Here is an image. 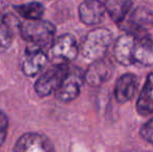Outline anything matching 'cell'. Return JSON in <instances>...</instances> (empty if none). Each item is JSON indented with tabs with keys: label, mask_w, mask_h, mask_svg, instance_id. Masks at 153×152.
Returning <instances> with one entry per match:
<instances>
[{
	"label": "cell",
	"mask_w": 153,
	"mask_h": 152,
	"mask_svg": "<svg viewBox=\"0 0 153 152\" xmlns=\"http://www.w3.org/2000/svg\"><path fill=\"white\" fill-rule=\"evenodd\" d=\"M20 31L25 41L42 49L52 46L54 42L55 27L52 23L42 19L23 21L20 24Z\"/></svg>",
	"instance_id": "cell-1"
},
{
	"label": "cell",
	"mask_w": 153,
	"mask_h": 152,
	"mask_svg": "<svg viewBox=\"0 0 153 152\" xmlns=\"http://www.w3.org/2000/svg\"><path fill=\"white\" fill-rule=\"evenodd\" d=\"M113 35L106 28L98 27L88 33L81 46V53L88 59L95 62L105 57L111 43Z\"/></svg>",
	"instance_id": "cell-2"
},
{
	"label": "cell",
	"mask_w": 153,
	"mask_h": 152,
	"mask_svg": "<svg viewBox=\"0 0 153 152\" xmlns=\"http://www.w3.org/2000/svg\"><path fill=\"white\" fill-rule=\"evenodd\" d=\"M69 71L70 69L66 63H59L56 66L50 68L36 80L34 85V89L38 95L45 97L53 92H56L64 79L68 75Z\"/></svg>",
	"instance_id": "cell-3"
},
{
	"label": "cell",
	"mask_w": 153,
	"mask_h": 152,
	"mask_svg": "<svg viewBox=\"0 0 153 152\" xmlns=\"http://www.w3.org/2000/svg\"><path fill=\"white\" fill-rule=\"evenodd\" d=\"M85 73L80 69L70 70L61 87L55 92V96L62 102H69L78 97L82 85Z\"/></svg>",
	"instance_id": "cell-4"
},
{
	"label": "cell",
	"mask_w": 153,
	"mask_h": 152,
	"mask_svg": "<svg viewBox=\"0 0 153 152\" xmlns=\"http://www.w3.org/2000/svg\"><path fill=\"white\" fill-rule=\"evenodd\" d=\"M14 152H55L48 138L40 133H25L16 143Z\"/></svg>",
	"instance_id": "cell-5"
},
{
	"label": "cell",
	"mask_w": 153,
	"mask_h": 152,
	"mask_svg": "<svg viewBox=\"0 0 153 152\" xmlns=\"http://www.w3.org/2000/svg\"><path fill=\"white\" fill-rule=\"evenodd\" d=\"M114 73V65L109 59L103 57L95 61L85 72V80L92 87H99L107 81Z\"/></svg>",
	"instance_id": "cell-6"
},
{
	"label": "cell",
	"mask_w": 153,
	"mask_h": 152,
	"mask_svg": "<svg viewBox=\"0 0 153 152\" xmlns=\"http://www.w3.org/2000/svg\"><path fill=\"white\" fill-rule=\"evenodd\" d=\"M47 55L42 48L34 45H28L22 59V71L27 76H36L45 67Z\"/></svg>",
	"instance_id": "cell-7"
},
{
	"label": "cell",
	"mask_w": 153,
	"mask_h": 152,
	"mask_svg": "<svg viewBox=\"0 0 153 152\" xmlns=\"http://www.w3.org/2000/svg\"><path fill=\"white\" fill-rule=\"evenodd\" d=\"M52 55L61 63L73 61L78 54V45L72 35H62L53 42L51 46Z\"/></svg>",
	"instance_id": "cell-8"
},
{
	"label": "cell",
	"mask_w": 153,
	"mask_h": 152,
	"mask_svg": "<svg viewBox=\"0 0 153 152\" xmlns=\"http://www.w3.org/2000/svg\"><path fill=\"white\" fill-rule=\"evenodd\" d=\"M80 20L87 25H97L104 19L105 8L102 0H83L79 5Z\"/></svg>",
	"instance_id": "cell-9"
},
{
	"label": "cell",
	"mask_w": 153,
	"mask_h": 152,
	"mask_svg": "<svg viewBox=\"0 0 153 152\" xmlns=\"http://www.w3.org/2000/svg\"><path fill=\"white\" fill-rule=\"evenodd\" d=\"M135 36L125 33L117 40L114 46V55L117 62L123 66H130L134 64L133 50H134Z\"/></svg>",
	"instance_id": "cell-10"
},
{
	"label": "cell",
	"mask_w": 153,
	"mask_h": 152,
	"mask_svg": "<svg viewBox=\"0 0 153 152\" xmlns=\"http://www.w3.org/2000/svg\"><path fill=\"white\" fill-rule=\"evenodd\" d=\"M137 77L132 73L123 74L117 80L115 87V97L119 103H125L131 100L137 89Z\"/></svg>",
	"instance_id": "cell-11"
},
{
	"label": "cell",
	"mask_w": 153,
	"mask_h": 152,
	"mask_svg": "<svg viewBox=\"0 0 153 152\" xmlns=\"http://www.w3.org/2000/svg\"><path fill=\"white\" fill-rule=\"evenodd\" d=\"M134 63L143 66L153 65V39L147 35L135 36L134 50H133Z\"/></svg>",
	"instance_id": "cell-12"
},
{
	"label": "cell",
	"mask_w": 153,
	"mask_h": 152,
	"mask_svg": "<svg viewBox=\"0 0 153 152\" xmlns=\"http://www.w3.org/2000/svg\"><path fill=\"white\" fill-rule=\"evenodd\" d=\"M137 110L141 116L153 114V73L149 74L137 101Z\"/></svg>",
	"instance_id": "cell-13"
},
{
	"label": "cell",
	"mask_w": 153,
	"mask_h": 152,
	"mask_svg": "<svg viewBox=\"0 0 153 152\" xmlns=\"http://www.w3.org/2000/svg\"><path fill=\"white\" fill-rule=\"evenodd\" d=\"M105 8L118 25L127 18L132 6L131 0H104Z\"/></svg>",
	"instance_id": "cell-14"
},
{
	"label": "cell",
	"mask_w": 153,
	"mask_h": 152,
	"mask_svg": "<svg viewBox=\"0 0 153 152\" xmlns=\"http://www.w3.org/2000/svg\"><path fill=\"white\" fill-rule=\"evenodd\" d=\"M15 10L26 20L41 19L44 14V6L39 2H29V3L16 5Z\"/></svg>",
	"instance_id": "cell-15"
},
{
	"label": "cell",
	"mask_w": 153,
	"mask_h": 152,
	"mask_svg": "<svg viewBox=\"0 0 153 152\" xmlns=\"http://www.w3.org/2000/svg\"><path fill=\"white\" fill-rule=\"evenodd\" d=\"M128 20L133 23L135 26L140 27L143 30H146L147 25L153 24V12L144 7H137L129 16Z\"/></svg>",
	"instance_id": "cell-16"
},
{
	"label": "cell",
	"mask_w": 153,
	"mask_h": 152,
	"mask_svg": "<svg viewBox=\"0 0 153 152\" xmlns=\"http://www.w3.org/2000/svg\"><path fill=\"white\" fill-rule=\"evenodd\" d=\"M13 41V33L5 18L0 16V52L5 51Z\"/></svg>",
	"instance_id": "cell-17"
},
{
	"label": "cell",
	"mask_w": 153,
	"mask_h": 152,
	"mask_svg": "<svg viewBox=\"0 0 153 152\" xmlns=\"http://www.w3.org/2000/svg\"><path fill=\"white\" fill-rule=\"evenodd\" d=\"M141 136L144 140L153 145V118L148 120L141 128Z\"/></svg>",
	"instance_id": "cell-18"
},
{
	"label": "cell",
	"mask_w": 153,
	"mask_h": 152,
	"mask_svg": "<svg viewBox=\"0 0 153 152\" xmlns=\"http://www.w3.org/2000/svg\"><path fill=\"white\" fill-rule=\"evenodd\" d=\"M7 132V118L0 112V146L3 144Z\"/></svg>",
	"instance_id": "cell-19"
},
{
	"label": "cell",
	"mask_w": 153,
	"mask_h": 152,
	"mask_svg": "<svg viewBox=\"0 0 153 152\" xmlns=\"http://www.w3.org/2000/svg\"><path fill=\"white\" fill-rule=\"evenodd\" d=\"M7 6V0H0V13L3 12Z\"/></svg>",
	"instance_id": "cell-20"
}]
</instances>
